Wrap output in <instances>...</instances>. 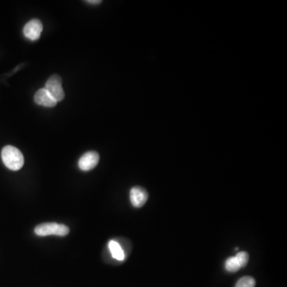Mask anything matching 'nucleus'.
I'll return each mask as SVG.
<instances>
[{"mask_svg": "<svg viewBox=\"0 0 287 287\" xmlns=\"http://www.w3.org/2000/svg\"><path fill=\"white\" fill-rule=\"evenodd\" d=\"M2 162L6 168L12 171H18L24 164V157L21 151L14 146L6 145L1 152Z\"/></svg>", "mask_w": 287, "mask_h": 287, "instance_id": "nucleus-1", "label": "nucleus"}, {"mask_svg": "<svg viewBox=\"0 0 287 287\" xmlns=\"http://www.w3.org/2000/svg\"><path fill=\"white\" fill-rule=\"evenodd\" d=\"M35 232L39 236H48V235L66 236L70 232V229L64 224L56 222H47L38 225L35 227Z\"/></svg>", "mask_w": 287, "mask_h": 287, "instance_id": "nucleus-2", "label": "nucleus"}, {"mask_svg": "<svg viewBox=\"0 0 287 287\" xmlns=\"http://www.w3.org/2000/svg\"><path fill=\"white\" fill-rule=\"evenodd\" d=\"M62 78L59 75H52L50 78L47 80L45 89L50 93V95L57 101H63L65 97V92L62 85Z\"/></svg>", "mask_w": 287, "mask_h": 287, "instance_id": "nucleus-3", "label": "nucleus"}, {"mask_svg": "<svg viewBox=\"0 0 287 287\" xmlns=\"http://www.w3.org/2000/svg\"><path fill=\"white\" fill-rule=\"evenodd\" d=\"M43 23L39 19H32L29 21L23 28V34L26 39L31 41H36L40 38L43 31Z\"/></svg>", "mask_w": 287, "mask_h": 287, "instance_id": "nucleus-4", "label": "nucleus"}, {"mask_svg": "<svg viewBox=\"0 0 287 287\" xmlns=\"http://www.w3.org/2000/svg\"><path fill=\"white\" fill-rule=\"evenodd\" d=\"M99 159V154L97 152L89 151V152H85L78 160L79 168L85 172L90 171L97 165Z\"/></svg>", "mask_w": 287, "mask_h": 287, "instance_id": "nucleus-5", "label": "nucleus"}, {"mask_svg": "<svg viewBox=\"0 0 287 287\" xmlns=\"http://www.w3.org/2000/svg\"><path fill=\"white\" fill-rule=\"evenodd\" d=\"M147 191L142 187H134L130 191V201L135 208H142L148 200Z\"/></svg>", "mask_w": 287, "mask_h": 287, "instance_id": "nucleus-6", "label": "nucleus"}, {"mask_svg": "<svg viewBox=\"0 0 287 287\" xmlns=\"http://www.w3.org/2000/svg\"><path fill=\"white\" fill-rule=\"evenodd\" d=\"M34 99H35V103L39 105H42V106H44V107H55V105L58 103V102L50 95V93L46 90L45 88L39 89V90L35 93Z\"/></svg>", "mask_w": 287, "mask_h": 287, "instance_id": "nucleus-7", "label": "nucleus"}, {"mask_svg": "<svg viewBox=\"0 0 287 287\" xmlns=\"http://www.w3.org/2000/svg\"><path fill=\"white\" fill-rule=\"evenodd\" d=\"M109 249L111 252L112 256L117 260L123 261L126 255L124 252L123 249L121 247V245L117 241L111 240L109 242Z\"/></svg>", "mask_w": 287, "mask_h": 287, "instance_id": "nucleus-8", "label": "nucleus"}, {"mask_svg": "<svg viewBox=\"0 0 287 287\" xmlns=\"http://www.w3.org/2000/svg\"><path fill=\"white\" fill-rule=\"evenodd\" d=\"M225 268H226V271L231 272V273H234V272H236L241 269L240 266H239L235 257H230L226 259Z\"/></svg>", "mask_w": 287, "mask_h": 287, "instance_id": "nucleus-9", "label": "nucleus"}, {"mask_svg": "<svg viewBox=\"0 0 287 287\" xmlns=\"http://www.w3.org/2000/svg\"><path fill=\"white\" fill-rule=\"evenodd\" d=\"M235 287H255V280L254 278L246 276L237 282Z\"/></svg>", "mask_w": 287, "mask_h": 287, "instance_id": "nucleus-10", "label": "nucleus"}, {"mask_svg": "<svg viewBox=\"0 0 287 287\" xmlns=\"http://www.w3.org/2000/svg\"><path fill=\"white\" fill-rule=\"evenodd\" d=\"M235 257L236 258L237 261L239 263L241 268H243V267H245L247 265L249 261L248 253L246 252V251H240Z\"/></svg>", "mask_w": 287, "mask_h": 287, "instance_id": "nucleus-11", "label": "nucleus"}, {"mask_svg": "<svg viewBox=\"0 0 287 287\" xmlns=\"http://www.w3.org/2000/svg\"><path fill=\"white\" fill-rule=\"evenodd\" d=\"M86 2L90 3V4H99V3H101V1H97V0H94V1H93V0H92V1H86Z\"/></svg>", "mask_w": 287, "mask_h": 287, "instance_id": "nucleus-12", "label": "nucleus"}]
</instances>
